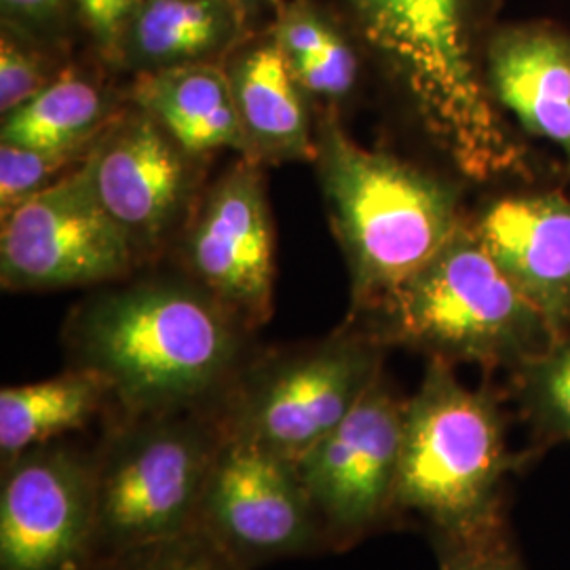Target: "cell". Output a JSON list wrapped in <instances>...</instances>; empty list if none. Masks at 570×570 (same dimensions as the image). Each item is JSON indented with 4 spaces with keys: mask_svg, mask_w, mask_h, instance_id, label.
Listing matches in <instances>:
<instances>
[{
    "mask_svg": "<svg viewBox=\"0 0 570 570\" xmlns=\"http://www.w3.org/2000/svg\"><path fill=\"white\" fill-rule=\"evenodd\" d=\"M406 400L385 376L315 446L296 459L327 550L345 551L397 515Z\"/></svg>",
    "mask_w": 570,
    "mask_h": 570,
    "instance_id": "obj_9",
    "label": "cell"
},
{
    "mask_svg": "<svg viewBox=\"0 0 570 570\" xmlns=\"http://www.w3.org/2000/svg\"><path fill=\"white\" fill-rule=\"evenodd\" d=\"M225 444L214 412L117 416L94 452L96 564L197 527Z\"/></svg>",
    "mask_w": 570,
    "mask_h": 570,
    "instance_id": "obj_6",
    "label": "cell"
},
{
    "mask_svg": "<svg viewBox=\"0 0 570 570\" xmlns=\"http://www.w3.org/2000/svg\"><path fill=\"white\" fill-rule=\"evenodd\" d=\"M96 142L68 148H35L0 142V216H9L26 199L79 167Z\"/></svg>",
    "mask_w": 570,
    "mask_h": 570,
    "instance_id": "obj_23",
    "label": "cell"
},
{
    "mask_svg": "<svg viewBox=\"0 0 570 570\" xmlns=\"http://www.w3.org/2000/svg\"><path fill=\"white\" fill-rule=\"evenodd\" d=\"M104 209L140 265L157 258L202 197L204 159L193 157L142 108L127 104L87 157Z\"/></svg>",
    "mask_w": 570,
    "mask_h": 570,
    "instance_id": "obj_10",
    "label": "cell"
},
{
    "mask_svg": "<svg viewBox=\"0 0 570 570\" xmlns=\"http://www.w3.org/2000/svg\"><path fill=\"white\" fill-rule=\"evenodd\" d=\"M249 39L237 0H144L122 37L117 66L134 75L223 63Z\"/></svg>",
    "mask_w": 570,
    "mask_h": 570,
    "instance_id": "obj_17",
    "label": "cell"
},
{
    "mask_svg": "<svg viewBox=\"0 0 570 570\" xmlns=\"http://www.w3.org/2000/svg\"><path fill=\"white\" fill-rule=\"evenodd\" d=\"M138 266L136 249L104 209L87 159L2 218L0 284L9 292L119 284Z\"/></svg>",
    "mask_w": 570,
    "mask_h": 570,
    "instance_id": "obj_8",
    "label": "cell"
},
{
    "mask_svg": "<svg viewBox=\"0 0 570 570\" xmlns=\"http://www.w3.org/2000/svg\"><path fill=\"white\" fill-rule=\"evenodd\" d=\"M197 527L244 569L327 550L296 461L225 438Z\"/></svg>",
    "mask_w": 570,
    "mask_h": 570,
    "instance_id": "obj_12",
    "label": "cell"
},
{
    "mask_svg": "<svg viewBox=\"0 0 570 570\" xmlns=\"http://www.w3.org/2000/svg\"><path fill=\"white\" fill-rule=\"evenodd\" d=\"M239 7H242V4H239Z\"/></svg>",
    "mask_w": 570,
    "mask_h": 570,
    "instance_id": "obj_30",
    "label": "cell"
},
{
    "mask_svg": "<svg viewBox=\"0 0 570 570\" xmlns=\"http://www.w3.org/2000/svg\"><path fill=\"white\" fill-rule=\"evenodd\" d=\"M41 41L23 37L2 26L0 37V115L7 117L39 96L53 81L49 60L42 56Z\"/></svg>",
    "mask_w": 570,
    "mask_h": 570,
    "instance_id": "obj_25",
    "label": "cell"
},
{
    "mask_svg": "<svg viewBox=\"0 0 570 570\" xmlns=\"http://www.w3.org/2000/svg\"><path fill=\"white\" fill-rule=\"evenodd\" d=\"M510 385L539 450L570 442V322L541 353L510 372Z\"/></svg>",
    "mask_w": 570,
    "mask_h": 570,
    "instance_id": "obj_22",
    "label": "cell"
},
{
    "mask_svg": "<svg viewBox=\"0 0 570 570\" xmlns=\"http://www.w3.org/2000/svg\"><path fill=\"white\" fill-rule=\"evenodd\" d=\"M91 570H247L204 529L178 532L121 551Z\"/></svg>",
    "mask_w": 570,
    "mask_h": 570,
    "instance_id": "obj_24",
    "label": "cell"
},
{
    "mask_svg": "<svg viewBox=\"0 0 570 570\" xmlns=\"http://www.w3.org/2000/svg\"><path fill=\"white\" fill-rule=\"evenodd\" d=\"M387 351L346 320L322 341L249 357L214 416L225 438L296 461L362 402Z\"/></svg>",
    "mask_w": 570,
    "mask_h": 570,
    "instance_id": "obj_7",
    "label": "cell"
},
{
    "mask_svg": "<svg viewBox=\"0 0 570 570\" xmlns=\"http://www.w3.org/2000/svg\"><path fill=\"white\" fill-rule=\"evenodd\" d=\"M482 72L494 106L524 140L553 146L570 180V30L550 20L497 23Z\"/></svg>",
    "mask_w": 570,
    "mask_h": 570,
    "instance_id": "obj_15",
    "label": "cell"
},
{
    "mask_svg": "<svg viewBox=\"0 0 570 570\" xmlns=\"http://www.w3.org/2000/svg\"><path fill=\"white\" fill-rule=\"evenodd\" d=\"M127 104L148 112L197 159L218 150L245 157L244 131L225 63H197L134 75Z\"/></svg>",
    "mask_w": 570,
    "mask_h": 570,
    "instance_id": "obj_18",
    "label": "cell"
},
{
    "mask_svg": "<svg viewBox=\"0 0 570 570\" xmlns=\"http://www.w3.org/2000/svg\"><path fill=\"white\" fill-rule=\"evenodd\" d=\"M315 169L343 249L360 320L449 244L463 225V183L355 142L334 108L315 127Z\"/></svg>",
    "mask_w": 570,
    "mask_h": 570,
    "instance_id": "obj_3",
    "label": "cell"
},
{
    "mask_svg": "<svg viewBox=\"0 0 570 570\" xmlns=\"http://www.w3.org/2000/svg\"><path fill=\"white\" fill-rule=\"evenodd\" d=\"M360 322L428 360L513 372L553 338L543 313L497 265L468 218L428 265Z\"/></svg>",
    "mask_w": 570,
    "mask_h": 570,
    "instance_id": "obj_5",
    "label": "cell"
},
{
    "mask_svg": "<svg viewBox=\"0 0 570 570\" xmlns=\"http://www.w3.org/2000/svg\"><path fill=\"white\" fill-rule=\"evenodd\" d=\"M239 4H242V9H244L245 13H247V18L252 16V13H258V11H263V9H275L277 11V7L284 2V0H237Z\"/></svg>",
    "mask_w": 570,
    "mask_h": 570,
    "instance_id": "obj_29",
    "label": "cell"
},
{
    "mask_svg": "<svg viewBox=\"0 0 570 570\" xmlns=\"http://www.w3.org/2000/svg\"><path fill=\"white\" fill-rule=\"evenodd\" d=\"M226 60L244 131L245 159L261 165L313 164L317 146L308 98L292 79L273 37L247 39Z\"/></svg>",
    "mask_w": 570,
    "mask_h": 570,
    "instance_id": "obj_16",
    "label": "cell"
},
{
    "mask_svg": "<svg viewBox=\"0 0 570 570\" xmlns=\"http://www.w3.org/2000/svg\"><path fill=\"white\" fill-rule=\"evenodd\" d=\"M112 407L98 376L70 367L60 376L0 391V454L9 461L26 450L60 442Z\"/></svg>",
    "mask_w": 570,
    "mask_h": 570,
    "instance_id": "obj_19",
    "label": "cell"
},
{
    "mask_svg": "<svg viewBox=\"0 0 570 570\" xmlns=\"http://www.w3.org/2000/svg\"><path fill=\"white\" fill-rule=\"evenodd\" d=\"M184 273L249 330L273 315L275 237L263 165L242 157L202 193L183 230Z\"/></svg>",
    "mask_w": 570,
    "mask_h": 570,
    "instance_id": "obj_13",
    "label": "cell"
},
{
    "mask_svg": "<svg viewBox=\"0 0 570 570\" xmlns=\"http://www.w3.org/2000/svg\"><path fill=\"white\" fill-rule=\"evenodd\" d=\"M440 570H527L511 543L508 524L461 541H433Z\"/></svg>",
    "mask_w": 570,
    "mask_h": 570,
    "instance_id": "obj_26",
    "label": "cell"
},
{
    "mask_svg": "<svg viewBox=\"0 0 570 570\" xmlns=\"http://www.w3.org/2000/svg\"><path fill=\"white\" fill-rule=\"evenodd\" d=\"M421 131L475 184L537 178L527 140L490 98L471 0H348Z\"/></svg>",
    "mask_w": 570,
    "mask_h": 570,
    "instance_id": "obj_2",
    "label": "cell"
},
{
    "mask_svg": "<svg viewBox=\"0 0 570 570\" xmlns=\"http://www.w3.org/2000/svg\"><path fill=\"white\" fill-rule=\"evenodd\" d=\"M249 332L188 275L148 277L75 306L63 346L70 367L102 381L119 416L214 412L252 357Z\"/></svg>",
    "mask_w": 570,
    "mask_h": 570,
    "instance_id": "obj_1",
    "label": "cell"
},
{
    "mask_svg": "<svg viewBox=\"0 0 570 570\" xmlns=\"http://www.w3.org/2000/svg\"><path fill=\"white\" fill-rule=\"evenodd\" d=\"M121 104L77 68L60 75L11 115L2 117L0 142L35 148L94 144L119 115Z\"/></svg>",
    "mask_w": 570,
    "mask_h": 570,
    "instance_id": "obj_21",
    "label": "cell"
},
{
    "mask_svg": "<svg viewBox=\"0 0 570 570\" xmlns=\"http://www.w3.org/2000/svg\"><path fill=\"white\" fill-rule=\"evenodd\" d=\"M515 180L469 214L480 242L529 296L553 336L570 322V197Z\"/></svg>",
    "mask_w": 570,
    "mask_h": 570,
    "instance_id": "obj_14",
    "label": "cell"
},
{
    "mask_svg": "<svg viewBox=\"0 0 570 570\" xmlns=\"http://www.w3.org/2000/svg\"><path fill=\"white\" fill-rule=\"evenodd\" d=\"M77 18L104 60L117 66L122 37L144 0H72Z\"/></svg>",
    "mask_w": 570,
    "mask_h": 570,
    "instance_id": "obj_27",
    "label": "cell"
},
{
    "mask_svg": "<svg viewBox=\"0 0 570 570\" xmlns=\"http://www.w3.org/2000/svg\"><path fill=\"white\" fill-rule=\"evenodd\" d=\"M94 452L51 442L2 461L0 570H91Z\"/></svg>",
    "mask_w": 570,
    "mask_h": 570,
    "instance_id": "obj_11",
    "label": "cell"
},
{
    "mask_svg": "<svg viewBox=\"0 0 570 570\" xmlns=\"http://www.w3.org/2000/svg\"><path fill=\"white\" fill-rule=\"evenodd\" d=\"M2 26L35 41L60 39L75 16L72 0H0Z\"/></svg>",
    "mask_w": 570,
    "mask_h": 570,
    "instance_id": "obj_28",
    "label": "cell"
},
{
    "mask_svg": "<svg viewBox=\"0 0 570 570\" xmlns=\"http://www.w3.org/2000/svg\"><path fill=\"white\" fill-rule=\"evenodd\" d=\"M271 37L292 79L324 110L346 102L360 82V56L345 30L311 0H284Z\"/></svg>",
    "mask_w": 570,
    "mask_h": 570,
    "instance_id": "obj_20",
    "label": "cell"
},
{
    "mask_svg": "<svg viewBox=\"0 0 570 570\" xmlns=\"http://www.w3.org/2000/svg\"><path fill=\"white\" fill-rule=\"evenodd\" d=\"M520 468L505 414L490 387L463 385L452 364L429 360L406 400L397 515L419 518L431 541L505 527V482Z\"/></svg>",
    "mask_w": 570,
    "mask_h": 570,
    "instance_id": "obj_4",
    "label": "cell"
}]
</instances>
